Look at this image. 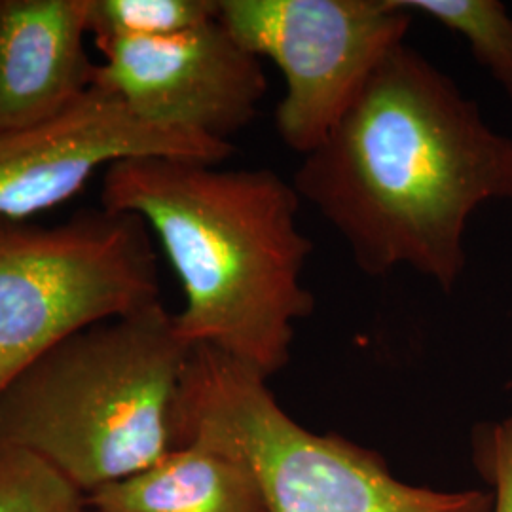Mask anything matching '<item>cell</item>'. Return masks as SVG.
Masks as SVG:
<instances>
[{
  "instance_id": "1",
  "label": "cell",
  "mask_w": 512,
  "mask_h": 512,
  "mask_svg": "<svg viewBox=\"0 0 512 512\" xmlns=\"http://www.w3.org/2000/svg\"><path fill=\"white\" fill-rule=\"evenodd\" d=\"M293 184L363 274L408 268L450 293L465 270L469 220L486 203H512V137L404 42L302 156Z\"/></svg>"
},
{
  "instance_id": "2",
  "label": "cell",
  "mask_w": 512,
  "mask_h": 512,
  "mask_svg": "<svg viewBox=\"0 0 512 512\" xmlns=\"http://www.w3.org/2000/svg\"><path fill=\"white\" fill-rule=\"evenodd\" d=\"M99 198L162 245L184 294L175 325L190 346L268 380L289 365L296 325L315 308L304 283L313 245L293 183L272 169L141 156L109 165Z\"/></svg>"
},
{
  "instance_id": "3",
  "label": "cell",
  "mask_w": 512,
  "mask_h": 512,
  "mask_svg": "<svg viewBox=\"0 0 512 512\" xmlns=\"http://www.w3.org/2000/svg\"><path fill=\"white\" fill-rule=\"evenodd\" d=\"M194 346L154 304L80 330L0 391V444L84 497L177 448V403Z\"/></svg>"
},
{
  "instance_id": "4",
  "label": "cell",
  "mask_w": 512,
  "mask_h": 512,
  "mask_svg": "<svg viewBox=\"0 0 512 512\" xmlns=\"http://www.w3.org/2000/svg\"><path fill=\"white\" fill-rule=\"evenodd\" d=\"M190 440L245 459L268 512H492L484 490L404 482L372 450L304 427L268 378L207 346L192 349L177 403V448Z\"/></svg>"
},
{
  "instance_id": "5",
  "label": "cell",
  "mask_w": 512,
  "mask_h": 512,
  "mask_svg": "<svg viewBox=\"0 0 512 512\" xmlns=\"http://www.w3.org/2000/svg\"><path fill=\"white\" fill-rule=\"evenodd\" d=\"M150 236L105 207L54 226L0 220V391L80 330L162 302Z\"/></svg>"
},
{
  "instance_id": "6",
  "label": "cell",
  "mask_w": 512,
  "mask_h": 512,
  "mask_svg": "<svg viewBox=\"0 0 512 512\" xmlns=\"http://www.w3.org/2000/svg\"><path fill=\"white\" fill-rule=\"evenodd\" d=\"M412 16L399 0H219L228 33L283 74L275 131L300 156L327 139L403 46Z\"/></svg>"
},
{
  "instance_id": "7",
  "label": "cell",
  "mask_w": 512,
  "mask_h": 512,
  "mask_svg": "<svg viewBox=\"0 0 512 512\" xmlns=\"http://www.w3.org/2000/svg\"><path fill=\"white\" fill-rule=\"evenodd\" d=\"M93 86L158 128L230 143L268 92L262 63L220 19L179 35L99 48Z\"/></svg>"
},
{
  "instance_id": "8",
  "label": "cell",
  "mask_w": 512,
  "mask_h": 512,
  "mask_svg": "<svg viewBox=\"0 0 512 512\" xmlns=\"http://www.w3.org/2000/svg\"><path fill=\"white\" fill-rule=\"evenodd\" d=\"M232 143L158 128L93 86L76 105L31 128L0 131V220H31L73 200L126 158L164 156L220 165Z\"/></svg>"
},
{
  "instance_id": "9",
  "label": "cell",
  "mask_w": 512,
  "mask_h": 512,
  "mask_svg": "<svg viewBox=\"0 0 512 512\" xmlns=\"http://www.w3.org/2000/svg\"><path fill=\"white\" fill-rule=\"evenodd\" d=\"M86 0H0V131L31 128L93 88Z\"/></svg>"
},
{
  "instance_id": "10",
  "label": "cell",
  "mask_w": 512,
  "mask_h": 512,
  "mask_svg": "<svg viewBox=\"0 0 512 512\" xmlns=\"http://www.w3.org/2000/svg\"><path fill=\"white\" fill-rule=\"evenodd\" d=\"M84 505L93 512H268L251 465L202 440L93 492Z\"/></svg>"
},
{
  "instance_id": "11",
  "label": "cell",
  "mask_w": 512,
  "mask_h": 512,
  "mask_svg": "<svg viewBox=\"0 0 512 512\" xmlns=\"http://www.w3.org/2000/svg\"><path fill=\"white\" fill-rule=\"evenodd\" d=\"M219 19V0H86L97 48L124 40L179 35Z\"/></svg>"
},
{
  "instance_id": "12",
  "label": "cell",
  "mask_w": 512,
  "mask_h": 512,
  "mask_svg": "<svg viewBox=\"0 0 512 512\" xmlns=\"http://www.w3.org/2000/svg\"><path fill=\"white\" fill-rule=\"evenodd\" d=\"M463 38L476 61L512 99V16L499 0H399Z\"/></svg>"
},
{
  "instance_id": "13",
  "label": "cell",
  "mask_w": 512,
  "mask_h": 512,
  "mask_svg": "<svg viewBox=\"0 0 512 512\" xmlns=\"http://www.w3.org/2000/svg\"><path fill=\"white\" fill-rule=\"evenodd\" d=\"M84 495L42 461L0 444V512H80Z\"/></svg>"
},
{
  "instance_id": "14",
  "label": "cell",
  "mask_w": 512,
  "mask_h": 512,
  "mask_svg": "<svg viewBox=\"0 0 512 512\" xmlns=\"http://www.w3.org/2000/svg\"><path fill=\"white\" fill-rule=\"evenodd\" d=\"M476 463L492 484V512H512V414L476 435Z\"/></svg>"
},
{
  "instance_id": "15",
  "label": "cell",
  "mask_w": 512,
  "mask_h": 512,
  "mask_svg": "<svg viewBox=\"0 0 512 512\" xmlns=\"http://www.w3.org/2000/svg\"><path fill=\"white\" fill-rule=\"evenodd\" d=\"M80 512H93V511H90V509H88V507H86V505H84V507H82V509H80Z\"/></svg>"
}]
</instances>
